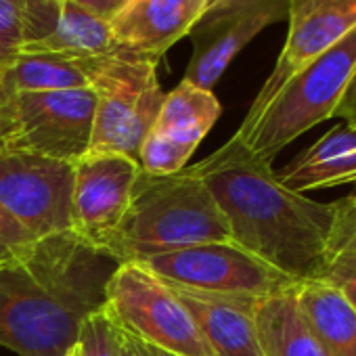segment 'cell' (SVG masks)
Wrapping results in <instances>:
<instances>
[{"label": "cell", "mask_w": 356, "mask_h": 356, "mask_svg": "<svg viewBox=\"0 0 356 356\" xmlns=\"http://www.w3.org/2000/svg\"><path fill=\"white\" fill-rule=\"evenodd\" d=\"M222 210L231 241L296 283L325 279L335 206L287 189L233 134L191 165Z\"/></svg>", "instance_id": "6da1fadb"}, {"label": "cell", "mask_w": 356, "mask_h": 356, "mask_svg": "<svg viewBox=\"0 0 356 356\" xmlns=\"http://www.w3.org/2000/svg\"><path fill=\"white\" fill-rule=\"evenodd\" d=\"M115 268L74 233L36 239L0 262V346L19 356H65L84 318L105 304Z\"/></svg>", "instance_id": "7a4b0ae2"}, {"label": "cell", "mask_w": 356, "mask_h": 356, "mask_svg": "<svg viewBox=\"0 0 356 356\" xmlns=\"http://www.w3.org/2000/svg\"><path fill=\"white\" fill-rule=\"evenodd\" d=\"M214 241H231V231L191 165L172 176H149L140 170L128 212L99 252L122 264Z\"/></svg>", "instance_id": "3957f363"}, {"label": "cell", "mask_w": 356, "mask_h": 356, "mask_svg": "<svg viewBox=\"0 0 356 356\" xmlns=\"http://www.w3.org/2000/svg\"><path fill=\"white\" fill-rule=\"evenodd\" d=\"M356 67V28L333 49L323 53L268 101L250 124H241L235 136L248 151L273 163L298 136L333 118V109Z\"/></svg>", "instance_id": "277c9868"}, {"label": "cell", "mask_w": 356, "mask_h": 356, "mask_svg": "<svg viewBox=\"0 0 356 356\" xmlns=\"http://www.w3.org/2000/svg\"><path fill=\"white\" fill-rule=\"evenodd\" d=\"M103 306L126 333L151 348L174 356H214L191 308L138 262L118 264Z\"/></svg>", "instance_id": "5b68a950"}, {"label": "cell", "mask_w": 356, "mask_h": 356, "mask_svg": "<svg viewBox=\"0 0 356 356\" xmlns=\"http://www.w3.org/2000/svg\"><path fill=\"white\" fill-rule=\"evenodd\" d=\"M97 95L90 147L86 153H113L138 161V151L163 103L157 61L118 53L105 59L92 82Z\"/></svg>", "instance_id": "8992f818"}, {"label": "cell", "mask_w": 356, "mask_h": 356, "mask_svg": "<svg viewBox=\"0 0 356 356\" xmlns=\"http://www.w3.org/2000/svg\"><path fill=\"white\" fill-rule=\"evenodd\" d=\"M138 264L172 287L225 298L264 300L298 285L233 241L202 243L159 254Z\"/></svg>", "instance_id": "52a82bcc"}, {"label": "cell", "mask_w": 356, "mask_h": 356, "mask_svg": "<svg viewBox=\"0 0 356 356\" xmlns=\"http://www.w3.org/2000/svg\"><path fill=\"white\" fill-rule=\"evenodd\" d=\"M95 105L92 88L5 95L7 149L76 163L90 147Z\"/></svg>", "instance_id": "ba28073f"}, {"label": "cell", "mask_w": 356, "mask_h": 356, "mask_svg": "<svg viewBox=\"0 0 356 356\" xmlns=\"http://www.w3.org/2000/svg\"><path fill=\"white\" fill-rule=\"evenodd\" d=\"M74 163L40 153L0 151V210L36 239L72 233Z\"/></svg>", "instance_id": "9c48e42d"}, {"label": "cell", "mask_w": 356, "mask_h": 356, "mask_svg": "<svg viewBox=\"0 0 356 356\" xmlns=\"http://www.w3.org/2000/svg\"><path fill=\"white\" fill-rule=\"evenodd\" d=\"M289 0H231L212 7L191 30L193 55L185 82L212 90L231 61L270 24L287 19Z\"/></svg>", "instance_id": "30bf717a"}, {"label": "cell", "mask_w": 356, "mask_h": 356, "mask_svg": "<svg viewBox=\"0 0 356 356\" xmlns=\"http://www.w3.org/2000/svg\"><path fill=\"white\" fill-rule=\"evenodd\" d=\"M140 165L113 153H86L74 163L72 233L95 250L128 212Z\"/></svg>", "instance_id": "8fae6325"}, {"label": "cell", "mask_w": 356, "mask_h": 356, "mask_svg": "<svg viewBox=\"0 0 356 356\" xmlns=\"http://www.w3.org/2000/svg\"><path fill=\"white\" fill-rule=\"evenodd\" d=\"M287 22L285 47L241 124L256 120L287 80L356 28V0H289Z\"/></svg>", "instance_id": "7c38bea8"}, {"label": "cell", "mask_w": 356, "mask_h": 356, "mask_svg": "<svg viewBox=\"0 0 356 356\" xmlns=\"http://www.w3.org/2000/svg\"><path fill=\"white\" fill-rule=\"evenodd\" d=\"M34 53L109 57L124 51L115 44L109 22L74 0H26L19 55Z\"/></svg>", "instance_id": "4fadbf2b"}, {"label": "cell", "mask_w": 356, "mask_h": 356, "mask_svg": "<svg viewBox=\"0 0 356 356\" xmlns=\"http://www.w3.org/2000/svg\"><path fill=\"white\" fill-rule=\"evenodd\" d=\"M210 0H126L109 19L120 51L157 61L189 36L204 17Z\"/></svg>", "instance_id": "5bb4252c"}, {"label": "cell", "mask_w": 356, "mask_h": 356, "mask_svg": "<svg viewBox=\"0 0 356 356\" xmlns=\"http://www.w3.org/2000/svg\"><path fill=\"white\" fill-rule=\"evenodd\" d=\"M172 289L195 314L214 356H266L254 318L258 300L225 298L181 287Z\"/></svg>", "instance_id": "9a60e30c"}, {"label": "cell", "mask_w": 356, "mask_h": 356, "mask_svg": "<svg viewBox=\"0 0 356 356\" xmlns=\"http://www.w3.org/2000/svg\"><path fill=\"white\" fill-rule=\"evenodd\" d=\"M277 176L296 193L356 183V130L346 124L331 128L302 155L277 172Z\"/></svg>", "instance_id": "2e32d148"}, {"label": "cell", "mask_w": 356, "mask_h": 356, "mask_svg": "<svg viewBox=\"0 0 356 356\" xmlns=\"http://www.w3.org/2000/svg\"><path fill=\"white\" fill-rule=\"evenodd\" d=\"M105 59L107 57H78L59 53L19 55L11 65L0 70V90L7 97H13L19 92L92 88Z\"/></svg>", "instance_id": "e0dca14e"}, {"label": "cell", "mask_w": 356, "mask_h": 356, "mask_svg": "<svg viewBox=\"0 0 356 356\" xmlns=\"http://www.w3.org/2000/svg\"><path fill=\"white\" fill-rule=\"evenodd\" d=\"M296 304L323 348L331 356H356V310L343 293L323 281H304L293 287Z\"/></svg>", "instance_id": "ac0fdd59"}, {"label": "cell", "mask_w": 356, "mask_h": 356, "mask_svg": "<svg viewBox=\"0 0 356 356\" xmlns=\"http://www.w3.org/2000/svg\"><path fill=\"white\" fill-rule=\"evenodd\" d=\"M254 318L266 356H331L306 325L293 289L258 300Z\"/></svg>", "instance_id": "d6986e66"}, {"label": "cell", "mask_w": 356, "mask_h": 356, "mask_svg": "<svg viewBox=\"0 0 356 356\" xmlns=\"http://www.w3.org/2000/svg\"><path fill=\"white\" fill-rule=\"evenodd\" d=\"M220 113V101L212 90L197 88L183 80L176 88L165 92L151 130L200 147Z\"/></svg>", "instance_id": "ffe728a7"}, {"label": "cell", "mask_w": 356, "mask_h": 356, "mask_svg": "<svg viewBox=\"0 0 356 356\" xmlns=\"http://www.w3.org/2000/svg\"><path fill=\"white\" fill-rule=\"evenodd\" d=\"M65 356H122V329L105 306L84 318Z\"/></svg>", "instance_id": "44dd1931"}, {"label": "cell", "mask_w": 356, "mask_h": 356, "mask_svg": "<svg viewBox=\"0 0 356 356\" xmlns=\"http://www.w3.org/2000/svg\"><path fill=\"white\" fill-rule=\"evenodd\" d=\"M197 147L149 130L138 151V165L149 176H172L187 168Z\"/></svg>", "instance_id": "7402d4cb"}, {"label": "cell", "mask_w": 356, "mask_h": 356, "mask_svg": "<svg viewBox=\"0 0 356 356\" xmlns=\"http://www.w3.org/2000/svg\"><path fill=\"white\" fill-rule=\"evenodd\" d=\"M26 0H0V70L11 65L24 44Z\"/></svg>", "instance_id": "603a6c76"}, {"label": "cell", "mask_w": 356, "mask_h": 356, "mask_svg": "<svg viewBox=\"0 0 356 356\" xmlns=\"http://www.w3.org/2000/svg\"><path fill=\"white\" fill-rule=\"evenodd\" d=\"M333 206H335V202H333ZM354 258H356V220L341 214L335 208V225H333V233H331V241H329V270L333 266L352 264Z\"/></svg>", "instance_id": "cb8c5ba5"}, {"label": "cell", "mask_w": 356, "mask_h": 356, "mask_svg": "<svg viewBox=\"0 0 356 356\" xmlns=\"http://www.w3.org/2000/svg\"><path fill=\"white\" fill-rule=\"evenodd\" d=\"M36 237L15 222L7 212L0 210V262H7L28 250Z\"/></svg>", "instance_id": "d4e9b609"}, {"label": "cell", "mask_w": 356, "mask_h": 356, "mask_svg": "<svg viewBox=\"0 0 356 356\" xmlns=\"http://www.w3.org/2000/svg\"><path fill=\"white\" fill-rule=\"evenodd\" d=\"M333 118L343 120V124L352 130H356V67L339 97V103L333 109Z\"/></svg>", "instance_id": "484cf974"}, {"label": "cell", "mask_w": 356, "mask_h": 356, "mask_svg": "<svg viewBox=\"0 0 356 356\" xmlns=\"http://www.w3.org/2000/svg\"><path fill=\"white\" fill-rule=\"evenodd\" d=\"M323 281L335 285L343 293V298L350 302V306L356 310V268L354 266H335L327 273Z\"/></svg>", "instance_id": "4316f807"}, {"label": "cell", "mask_w": 356, "mask_h": 356, "mask_svg": "<svg viewBox=\"0 0 356 356\" xmlns=\"http://www.w3.org/2000/svg\"><path fill=\"white\" fill-rule=\"evenodd\" d=\"M74 3L109 22L122 9V5L126 3V0H74Z\"/></svg>", "instance_id": "83f0119b"}, {"label": "cell", "mask_w": 356, "mask_h": 356, "mask_svg": "<svg viewBox=\"0 0 356 356\" xmlns=\"http://www.w3.org/2000/svg\"><path fill=\"white\" fill-rule=\"evenodd\" d=\"M122 356H151V354L140 339H136L134 335H130L122 329Z\"/></svg>", "instance_id": "f1b7e54d"}, {"label": "cell", "mask_w": 356, "mask_h": 356, "mask_svg": "<svg viewBox=\"0 0 356 356\" xmlns=\"http://www.w3.org/2000/svg\"><path fill=\"white\" fill-rule=\"evenodd\" d=\"M335 208H337L341 214H346V216H350V218L356 220V193H352V195H348V197H343V200H337V202H335Z\"/></svg>", "instance_id": "f546056e"}, {"label": "cell", "mask_w": 356, "mask_h": 356, "mask_svg": "<svg viewBox=\"0 0 356 356\" xmlns=\"http://www.w3.org/2000/svg\"><path fill=\"white\" fill-rule=\"evenodd\" d=\"M7 149V118H5V95L0 90V151Z\"/></svg>", "instance_id": "4dcf8cb0"}, {"label": "cell", "mask_w": 356, "mask_h": 356, "mask_svg": "<svg viewBox=\"0 0 356 356\" xmlns=\"http://www.w3.org/2000/svg\"><path fill=\"white\" fill-rule=\"evenodd\" d=\"M145 346H147V343H145ZM147 350H149V354H151V356H174V354L161 352V350H157V348H151V346H147Z\"/></svg>", "instance_id": "1f68e13d"}, {"label": "cell", "mask_w": 356, "mask_h": 356, "mask_svg": "<svg viewBox=\"0 0 356 356\" xmlns=\"http://www.w3.org/2000/svg\"><path fill=\"white\" fill-rule=\"evenodd\" d=\"M225 3H231V0H210V7H208V9L218 7V5H225Z\"/></svg>", "instance_id": "d6a6232c"}, {"label": "cell", "mask_w": 356, "mask_h": 356, "mask_svg": "<svg viewBox=\"0 0 356 356\" xmlns=\"http://www.w3.org/2000/svg\"><path fill=\"white\" fill-rule=\"evenodd\" d=\"M346 266H354V268H356V258L352 260V264H346ZM333 268H335V266H333Z\"/></svg>", "instance_id": "836d02e7"}]
</instances>
